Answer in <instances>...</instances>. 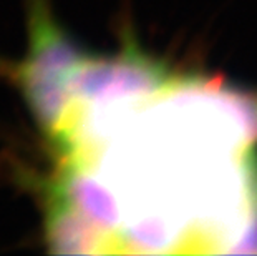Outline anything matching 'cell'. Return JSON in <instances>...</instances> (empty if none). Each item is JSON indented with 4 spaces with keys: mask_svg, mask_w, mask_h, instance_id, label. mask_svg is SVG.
Returning a JSON list of instances; mask_svg holds the SVG:
<instances>
[{
    "mask_svg": "<svg viewBox=\"0 0 257 256\" xmlns=\"http://www.w3.org/2000/svg\"><path fill=\"white\" fill-rule=\"evenodd\" d=\"M81 53L48 14L47 5L35 0L30 15V45L17 70V81L43 133L50 132L63 110L68 78Z\"/></svg>",
    "mask_w": 257,
    "mask_h": 256,
    "instance_id": "1",
    "label": "cell"
}]
</instances>
